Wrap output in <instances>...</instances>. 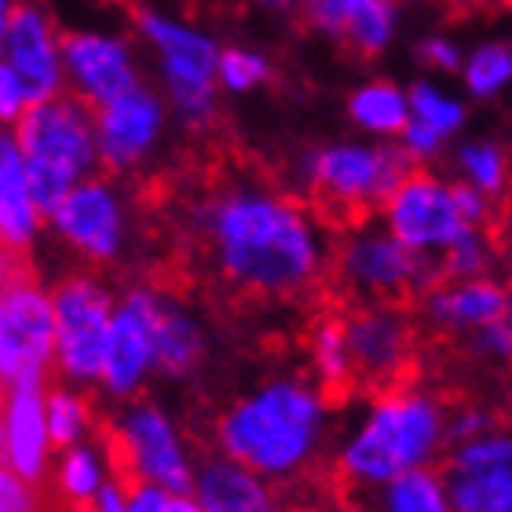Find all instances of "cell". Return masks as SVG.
Masks as SVG:
<instances>
[{"label":"cell","mask_w":512,"mask_h":512,"mask_svg":"<svg viewBox=\"0 0 512 512\" xmlns=\"http://www.w3.org/2000/svg\"><path fill=\"white\" fill-rule=\"evenodd\" d=\"M52 224V235L70 253L96 267L118 264L132 242V205L110 176H88L66 191L55 209L44 216Z\"/></svg>","instance_id":"obj_11"},{"label":"cell","mask_w":512,"mask_h":512,"mask_svg":"<svg viewBox=\"0 0 512 512\" xmlns=\"http://www.w3.org/2000/svg\"><path fill=\"white\" fill-rule=\"evenodd\" d=\"M450 512H502L512 505V432L494 428L487 436L450 447L447 469Z\"/></svg>","instance_id":"obj_17"},{"label":"cell","mask_w":512,"mask_h":512,"mask_svg":"<svg viewBox=\"0 0 512 512\" xmlns=\"http://www.w3.org/2000/svg\"><path fill=\"white\" fill-rule=\"evenodd\" d=\"M41 227L44 213L33 198L19 139L8 125H0V246L26 253L41 238Z\"/></svg>","instance_id":"obj_24"},{"label":"cell","mask_w":512,"mask_h":512,"mask_svg":"<svg viewBox=\"0 0 512 512\" xmlns=\"http://www.w3.org/2000/svg\"><path fill=\"white\" fill-rule=\"evenodd\" d=\"M92 121H96L99 169H107L110 176H132L154 161L172 125V114L158 88L136 85L125 96L92 110Z\"/></svg>","instance_id":"obj_15"},{"label":"cell","mask_w":512,"mask_h":512,"mask_svg":"<svg viewBox=\"0 0 512 512\" xmlns=\"http://www.w3.org/2000/svg\"><path fill=\"white\" fill-rule=\"evenodd\" d=\"M249 4L267 19H293L300 8V0H249Z\"/></svg>","instance_id":"obj_40"},{"label":"cell","mask_w":512,"mask_h":512,"mask_svg":"<svg viewBox=\"0 0 512 512\" xmlns=\"http://www.w3.org/2000/svg\"><path fill=\"white\" fill-rule=\"evenodd\" d=\"M114 304L118 297L92 271H74L52 289L55 370L66 384H74V388L99 384Z\"/></svg>","instance_id":"obj_9"},{"label":"cell","mask_w":512,"mask_h":512,"mask_svg":"<svg viewBox=\"0 0 512 512\" xmlns=\"http://www.w3.org/2000/svg\"><path fill=\"white\" fill-rule=\"evenodd\" d=\"M447 447V406L414 384L370 399L359 425L337 450V476L348 491L366 494L406 472L432 469Z\"/></svg>","instance_id":"obj_3"},{"label":"cell","mask_w":512,"mask_h":512,"mask_svg":"<svg viewBox=\"0 0 512 512\" xmlns=\"http://www.w3.org/2000/svg\"><path fill=\"white\" fill-rule=\"evenodd\" d=\"M308 363L311 377L319 384V392L337 403L344 395L355 392V370L352 352H348V337H344L341 315H322L308 330Z\"/></svg>","instance_id":"obj_27"},{"label":"cell","mask_w":512,"mask_h":512,"mask_svg":"<svg viewBox=\"0 0 512 512\" xmlns=\"http://www.w3.org/2000/svg\"><path fill=\"white\" fill-rule=\"evenodd\" d=\"M110 476H114V469H110V454L103 447V439H85L77 447L59 450V458L52 465L55 498L70 512H81L96 502V494L107 487Z\"/></svg>","instance_id":"obj_26"},{"label":"cell","mask_w":512,"mask_h":512,"mask_svg":"<svg viewBox=\"0 0 512 512\" xmlns=\"http://www.w3.org/2000/svg\"><path fill=\"white\" fill-rule=\"evenodd\" d=\"M421 311L432 330L447 337H469V333L494 326L509 311V286L494 275L461 278V282H436L421 297Z\"/></svg>","instance_id":"obj_22"},{"label":"cell","mask_w":512,"mask_h":512,"mask_svg":"<svg viewBox=\"0 0 512 512\" xmlns=\"http://www.w3.org/2000/svg\"><path fill=\"white\" fill-rule=\"evenodd\" d=\"M498 264V249H494L487 231H465L443 256H436L439 282H461V278H487L491 267Z\"/></svg>","instance_id":"obj_34"},{"label":"cell","mask_w":512,"mask_h":512,"mask_svg":"<svg viewBox=\"0 0 512 512\" xmlns=\"http://www.w3.org/2000/svg\"><path fill=\"white\" fill-rule=\"evenodd\" d=\"M465 121H469L465 99L425 77L414 88H406V128L403 136L395 139V147L403 150L410 165L428 169L461 136Z\"/></svg>","instance_id":"obj_20"},{"label":"cell","mask_w":512,"mask_h":512,"mask_svg":"<svg viewBox=\"0 0 512 512\" xmlns=\"http://www.w3.org/2000/svg\"><path fill=\"white\" fill-rule=\"evenodd\" d=\"M465 344H469V352L476 359H483V363H512V344H509V330H505V319L469 333Z\"/></svg>","instance_id":"obj_38"},{"label":"cell","mask_w":512,"mask_h":512,"mask_svg":"<svg viewBox=\"0 0 512 512\" xmlns=\"http://www.w3.org/2000/svg\"><path fill=\"white\" fill-rule=\"evenodd\" d=\"M63 77L70 96L92 110L143 85V70H139L132 41L110 30H66Z\"/></svg>","instance_id":"obj_16"},{"label":"cell","mask_w":512,"mask_h":512,"mask_svg":"<svg viewBox=\"0 0 512 512\" xmlns=\"http://www.w3.org/2000/svg\"><path fill=\"white\" fill-rule=\"evenodd\" d=\"M348 121L370 139H399L406 128V88L395 81H366L344 103Z\"/></svg>","instance_id":"obj_28"},{"label":"cell","mask_w":512,"mask_h":512,"mask_svg":"<svg viewBox=\"0 0 512 512\" xmlns=\"http://www.w3.org/2000/svg\"><path fill=\"white\" fill-rule=\"evenodd\" d=\"M52 436L44 417V388H8L0 417V469L41 487L52 472Z\"/></svg>","instance_id":"obj_21"},{"label":"cell","mask_w":512,"mask_h":512,"mask_svg":"<svg viewBox=\"0 0 512 512\" xmlns=\"http://www.w3.org/2000/svg\"><path fill=\"white\" fill-rule=\"evenodd\" d=\"M461 85L469 99L491 103L512 88V41H480L465 52L461 63Z\"/></svg>","instance_id":"obj_31"},{"label":"cell","mask_w":512,"mask_h":512,"mask_svg":"<svg viewBox=\"0 0 512 512\" xmlns=\"http://www.w3.org/2000/svg\"><path fill=\"white\" fill-rule=\"evenodd\" d=\"M103 447L121 483H147L169 494H191L198 465L176 421L158 403L128 399L114 425L103 432Z\"/></svg>","instance_id":"obj_8"},{"label":"cell","mask_w":512,"mask_h":512,"mask_svg":"<svg viewBox=\"0 0 512 512\" xmlns=\"http://www.w3.org/2000/svg\"><path fill=\"white\" fill-rule=\"evenodd\" d=\"M275 66L267 52L249 48V44H220V59H216V88L227 96H253L260 88L271 85Z\"/></svg>","instance_id":"obj_33"},{"label":"cell","mask_w":512,"mask_h":512,"mask_svg":"<svg viewBox=\"0 0 512 512\" xmlns=\"http://www.w3.org/2000/svg\"><path fill=\"white\" fill-rule=\"evenodd\" d=\"M330 267L355 304H395L425 297L439 282L432 260L410 253L381 224H359L333 246Z\"/></svg>","instance_id":"obj_7"},{"label":"cell","mask_w":512,"mask_h":512,"mask_svg":"<svg viewBox=\"0 0 512 512\" xmlns=\"http://www.w3.org/2000/svg\"><path fill=\"white\" fill-rule=\"evenodd\" d=\"M55 370L52 293L37 278L0 289V381L4 388H44Z\"/></svg>","instance_id":"obj_12"},{"label":"cell","mask_w":512,"mask_h":512,"mask_svg":"<svg viewBox=\"0 0 512 512\" xmlns=\"http://www.w3.org/2000/svg\"><path fill=\"white\" fill-rule=\"evenodd\" d=\"M0 63L15 70L33 103L63 96V33L55 30L52 15L41 4H33V0L15 4L8 30L0 37Z\"/></svg>","instance_id":"obj_18"},{"label":"cell","mask_w":512,"mask_h":512,"mask_svg":"<svg viewBox=\"0 0 512 512\" xmlns=\"http://www.w3.org/2000/svg\"><path fill=\"white\" fill-rule=\"evenodd\" d=\"M494 428H502V421L487 406H458V410H447V447H458V443H469L476 436H487Z\"/></svg>","instance_id":"obj_36"},{"label":"cell","mask_w":512,"mask_h":512,"mask_svg":"<svg viewBox=\"0 0 512 512\" xmlns=\"http://www.w3.org/2000/svg\"><path fill=\"white\" fill-rule=\"evenodd\" d=\"M158 311L161 289L143 282L128 286L114 304L103 374H99V388L110 399L121 403L136 399L150 374H158Z\"/></svg>","instance_id":"obj_14"},{"label":"cell","mask_w":512,"mask_h":512,"mask_svg":"<svg viewBox=\"0 0 512 512\" xmlns=\"http://www.w3.org/2000/svg\"><path fill=\"white\" fill-rule=\"evenodd\" d=\"M44 417H48V436H52L55 450L77 447L96 432V410L88 403V395L74 384L44 388Z\"/></svg>","instance_id":"obj_30"},{"label":"cell","mask_w":512,"mask_h":512,"mask_svg":"<svg viewBox=\"0 0 512 512\" xmlns=\"http://www.w3.org/2000/svg\"><path fill=\"white\" fill-rule=\"evenodd\" d=\"M505 330H509V344H512V278H509V311H505Z\"/></svg>","instance_id":"obj_43"},{"label":"cell","mask_w":512,"mask_h":512,"mask_svg":"<svg viewBox=\"0 0 512 512\" xmlns=\"http://www.w3.org/2000/svg\"><path fill=\"white\" fill-rule=\"evenodd\" d=\"M66 512H70V509H66ZM81 512H88V509H81Z\"/></svg>","instance_id":"obj_46"},{"label":"cell","mask_w":512,"mask_h":512,"mask_svg":"<svg viewBox=\"0 0 512 512\" xmlns=\"http://www.w3.org/2000/svg\"><path fill=\"white\" fill-rule=\"evenodd\" d=\"M454 172H458V183L480 191L487 202H502L512 187V158L509 150L498 143V139H465L454 147Z\"/></svg>","instance_id":"obj_29"},{"label":"cell","mask_w":512,"mask_h":512,"mask_svg":"<svg viewBox=\"0 0 512 512\" xmlns=\"http://www.w3.org/2000/svg\"><path fill=\"white\" fill-rule=\"evenodd\" d=\"M30 107H33V99H30V92H26V85L15 77V70H11L8 63H0V125L15 128Z\"/></svg>","instance_id":"obj_39"},{"label":"cell","mask_w":512,"mask_h":512,"mask_svg":"<svg viewBox=\"0 0 512 512\" xmlns=\"http://www.w3.org/2000/svg\"><path fill=\"white\" fill-rule=\"evenodd\" d=\"M4 403H8V388H4V381H0V417H4Z\"/></svg>","instance_id":"obj_44"},{"label":"cell","mask_w":512,"mask_h":512,"mask_svg":"<svg viewBox=\"0 0 512 512\" xmlns=\"http://www.w3.org/2000/svg\"><path fill=\"white\" fill-rule=\"evenodd\" d=\"M209 355V330L183 300L161 293L158 311V374L187 381L202 370Z\"/></svg>","instance_id":"obj_25"},{"label":"cell","mask_w":512,"mask_h":512,"mask_svg":"<svg viewBox=\"0 0 512 512\" xmlns=\"http://www.w3.org/2000/svg\"><path fill=\"white\" fill-rule=\"evenodd\" d=\"M191 494L205 512H286L275 483H267L264 476L224 454H209L194 469Z\"/></svg>","instance_id":"obj_23"},{"label":"cell","mask_w":512,"mask_h":512,"mask_svg":"<svg viewBox=\"0 0 512 512\" xmlns=\"http://www.w3.org/2000/svg\"><path fill=\"white\" fill-rule=\"evenodd\" d=\"M414 169L395 143L377 139H348L322 143L300 154V180L311 202L326 209L333 220H366L381 209L392 187Z\"/></svg>","instance_id":"obj_6"},{"label":"cell","mask_w":512,"mask_h":512,"mask_svg":"<svg viewBox=\"0 0 512 512\" xmlns=\"http://www.w3.org/2000/svg\"><path fill=\"white\" fill-rule=\"evenodd\" d=\"M370 494H377L374 512H450L447 487L436 469L406 472Z\"/></svg>","instance_id":"obj_32"},{"label":"cell","mask_w":512,"mask_h":512,"mask_svg":"<svg viewBox=\"0 0 512 512\" xmlns=\"http://www.w3.org/2000/svg\"><path fill=\"white\" fill-rule=\"evenodd\" d=\"M377 213H381V227L395 242H403L410 253L425 256L432 264L465 231H480L461 213L458 183L432 169H421V165H414L395 183Z\"/></svg>","instance_id":"obj_10"},{"label":"cell","mask_w":512,"mask_h":512,"mask_svg":"<svg viewBox=\"0 0 512 512\" xmlns=\"http://www.w3.org/2000/svg\"><path fill=\"white\" fill-rule=\"evenodd\" d=\"M330 436V399L315 381L278 374L224 406L213 425L216 450L267 483L297 480L319 461Z\"/></svg>","instance_id":"obj_2"},{"label":"cell","mask_w":512,"mask_h":512,"mask_svg":"<svg viewBox=\"0 0 512 512\" xmlns=\"http://www.w3.org/2000/svg\"><path fill=\"white\" fill-rule=\"evenodd\" d=\"M139 41L154 55V70L161 81V99L169 103L172 121L187 132H209L220 110V88H216V59L220 44L209 30L194 26L169 8H143L132 11Z\"/></svg>","instance_id":"obj_4"},{"label":"cell","mask_w":512,"mask_h":512,"mask_svg":"<svg viewBox=\"0 0 512 512\" xmlns=\"http://www.w3.org/2000/svg\"><path fill=\"white\" fill-rule=\"evenodd\" d=\"M0 512H48L37 483H26L11 469H0Z\"/></svg>","instance_id":"obj_37"},{"label":"cell","mask_w":512,"mask_h":512,"mask_svg":"<svg viewBox=\"0 0 512 512\" xmlns=\"http://www.w3.org/2000/svg\"><path fill=\"white\" fill-rule=\"evenodd\" d=\"M169 512H205L194 494H169Z\"/></svg>","instance_id":"obj_41"},{"label":"cell","mask_w":512,"mask_h":512,"mask_svg":"<svg viewBox=\"0 0 512 512\" xmlns=\"http://www.w3.org/2000/svg\"><path fill=\"white\" fill-rule=\"evenodd\" d=\"M11 132L19 139L33 198L44 216L52 213L66 191H74L81 180L96 176L99 150L92 107H85L70 92L33 103Z\"/></svg>","instance_id":"obj_5"},{"label":"cell","mask_w":512,"mask_h":512,"mask_svg":"<svg viewBox=\"0 0 512 512\" xmlns=\"http://www.w3.org/2000/svg\"><path fill=\"white\" fill-rule=\"evenodd\" d=\"M502 512H512V505H509V509H502Z\"/></svg>","instance_id":"obj_45"},{"label":"cell","mask_w":512,"mask_h":512,"mask_svg":"<svg viewBox=\"0 0 512 512\" xmlns=\"http://www.w3.org/2000/svg\"><path fill=\"white\" fill-rule=\"evenodd\" d=\"M417 63L425 66V70H432V74H461V63H465V52H461V44L454 41V37H447V33H428V37H421L414 48Z\"/></svg>","instance_id":"obj_35"},{"label":"cell","mask_w":512,"mask_h":512,"mask_svg":"<svg viewBox=\"0 0 512 512\" xmlns=\"http://www.w3.org/2000/svg\"><path fill=\"white\" fill-rule=\"evenodd\" d=\"M300 22L326 41L344 44L363 59H377L399 33L395 0H300Z\"/></svg>","instance_id":"obj_19"},{"label":"cell","mask_w":512,"mask_h":512,"mask_svg":"<svg viewBox=\"0 0 512 512\" xmlns=\"http://www.w3.org/2000/svg\"><path fill=\"white\" fill-rule=\"evenodd\" d=\"M191 235L227 289L253 300H297L330 271L333 242L297 194L267 180H224L191 205Z\"/></svg>","instance_id":"obj_1"},{"label":"cell","mask_w":512,"mask_h":512,"mask_svg":"<svg viewBox=\"0 0 512 512\" xmlns=\"http://www.w3.org/2000/svg\"><path fill=\"white\" fill-rule=\"evenodd\" d=\"M341 319L352 352L355 388L381 395L406 384L417 355L410 315L395 304H355Z\"/></svg>","instance_id":"obj_13"},{"label":"cell","mask_w":512,"mask_h":512,"mask_svg":"<svg viewBox=\"0 0 512 512\" xmlns=\"http://www.w3.org/2000/svg\"><path fill=\"white\" fill-rule=\"evenodd\" d=\"M15 4H19V0H0V37H4V30H8V22H11V11H15Z\"/></svg>","instance_id":"obj_42"}]
</instances>
